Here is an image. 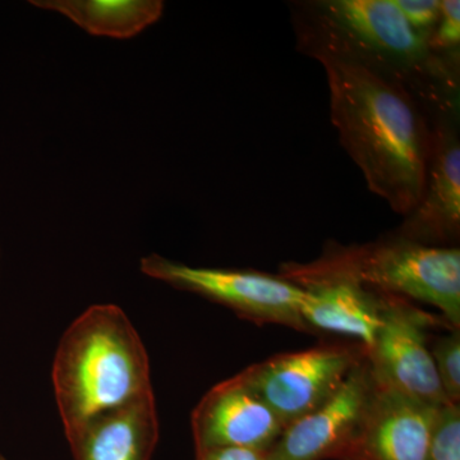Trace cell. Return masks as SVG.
Listing matches in <instances>:
<instances>
[{"label": "cell", "mask_w": 460, "mask_h": 460, "mask_svg": "<svg viewBox=\"0 0 460 460\" xmlns=\"http://www.w3.org/2000/svg\"><path fill=\"white\" fill-rule=\"evenodd\" d=\"M326 72L339 141L372 193L402 217L419 204L432 148V122L402 87L361 65L317 56Z\"/></svg>", "instance_id": "6da1fadb"}, {"label": "cell", "mask_w": 460, "mask_h": 460, "mask_svg": "<svg viewBox=\"0 0 460 460\" xmlns=\"http://www.w3.org/2000/svg\"><path fill=\"white\" fill-rule=\"evenodd\" d=\"M296 47L305 56L350 60L402 87L429 119L458 118L459 66L435 54L393 0L292 3Z\"/></svg>", "instance_id": "7a4b0ae2"}, {"label": "cell", "mask_w": 460, "mask_h": 460, "mask_svg": "<svg viewBox=\"0 0 460 460\" xmlns=\"http://www.w3.org/2000/svg\"><path fill=\"white\" fill-rule=\"evenodd\" d=\"M51 378L66 438L100 414L154 394L144 341L111 304L91 305L68 326Z\"/></svg>", "instance_id": "3957f363"}, {"label": "cell", "mask_w": 460, "mask_h": 460, "mask_svg": "<svg viewBox=\"0 0 460 460\" xmlns=\"http://www.w3.org/2000/svg\"><path fill=\"white\" fill-rule=\"evenodd\" d=\"M323 253L366 287L434 305L453 329H460L459 247L428 246L390 233L365 244L330 242Z\"/></svg>", "instance_id": "277c9868"}, {"label": "cell", "mask_w": 460, "mask_h": 460, "mask_svg": "<svg viewBox=\"0 0 460 460\" xmlns=\"http://www.w3.org/2000/svg\"><path fill=\"white\" fill-rule=\"evenodd\" d=\"M141 271L175 289L226 305L257 325L275 323L311 332L302 317L304 292L279 275L256 270L199 268L151 253L141 260Z\"/></svg>", "instance_id": "5b68a950"}, {"label": "cell", "mask_w": 460, "mask_h": 460, "mask_svg": "<svg viewBox=\"0 0 460 460\" xmlns=\"http://www.w3.org/2000/svg\"><path fill=\"white\" fill-rule=\"evenodd\" d=\"M366 354L365 345L344 339L277 354L241 374L286 429L328 401Z\"/></svg>", "instance_id": "8992f818"}, {"label": "cell", "mask_w": 460, "mask_h": 460, "mask_svg": "<svg viewBox=\"0 0 460 460\" xmlns=\"http://www.w3.org/2000/svg\"><path fill=\"white\" fill-rule=\"evenodd\" d=\"M381 298L380 323L366 348L375 380L434 407L450 404L432 361L429 332L438 326H452L408 299L384 293Z\"/></svg>", "instance_id": "52a82bcc"}, {"label": "cell", "mask_w": 460, "mask_h": 460, "mask_svg": "<svg viewBox=\"0 0 460 460\" xmlns=\"http://www.w3.org/2000/svg\"><path fill=\"white\" fill-rule=\"evenodd\" d=\"M279 277L304 292L301 314L311 332L371 344L380 323L381 293L366 287L326 253L310 262L281 263Z\"/></svg>", "instance_id": "ba28073f"}, {"label": "cell", "mask_w": 460, "mask_h": 460, "mask_svg": "<svg viewBox=\"0 0 460 460\" xmlns=\"http://www.w3.org/2000/svg\"><path fill=\"white\" fill-rule=\"evenodd\" d=\"M375 389L366 354L328 401L283 429L269 459L334 460L361 425Z\"/></svg>", "instance_id": "9c48e42d"}, {"label": "cell", "mask_w": 460, "mask_h": 460, "mask_svg": "<svg viewBox=\"0 0 460 460\" xmlns=\"http://www.w3.org/2000/svg\"><path fill=\"white\" fill-rule=\"evenodd\" d=\"M438 408L376 383L361 425L334 460H428Z\"/></svg>", "instance_id": "30bf717a"}, {"label": "cell", "mask_w": 460, "mask_h": 460, "mask_svg": "<svg viewBox=\"0 0 460 460\" xmlns=\"http://www.w3.org/2000/svg\"><path fill=\"white\" fill-rule=\"evenodd\" d=\"M190 426L196 453L229 447L270 449L284 429L241 372L202 396L190 416Z\"/></svg>", "instance_id": "8fae6325"}, {"label": "cell", "mask_w": 460, "mask_h": 460, "mask_svg": "<svg viewBox=\"0 0 460 460\" xmlns=\"http://www.w3.org/2000/svg\"><path fill=\"white\" fill-rule=\"evenodd\" d=\"M399 237L438 247H458L460 237V140L458 118L432 123L431 156L416 208L395 230Z\"/></svg>", "instance_id": "7c38bea8"}, {"label": "cell", "mask_w": 460, "mask_h": 460, "mask_svg": "<svg viewBox=\"0 0 460 460\" xmlns=\"http://www.w3.org/2000/svg\"><path fill=\"white\" fill-rule=\"evenodd\" d=\"M155 395L100 414L66 436L74 460H151L159 441Z\"/></svg>", "instance_id": "4fadbf2b"}, {"label": "cell", "mask_w": 460, "mask_h": 460, "mask_svg": "<svg viewBox=\"0 0 460 460\" xmlns=\"http://www.w3.org/2000/svg\"><path fill=\"white\" fill-rule=\"evenodd\" d=\"M35 7L58 12L95 36L131 39L163 16L162 0H35Z\"/></svg>", "instance_id": "5bb4252c"}, {"label": "cell", "mask_w": 460, "mask_h": 460, "mask_svg": "<svg viewBox=\"0 0 460 460\" xmlns=\"http://www.w3.org/2000/svg\"><path fill=\"white\" fill-rule=\"evenodd\" d=\"M429 350L445 399L450 404L459 405L460 329H452L449 334L436 337L429 341Z\"/></svg>", "instance_id": "9a60e30c"}, {"label": "cell", "mask_w": 460, "mask_h": 460, "mask_svg": "<svg viewBox=\"0 0 460 460\" xmlns=\"http://www.w3.org/2000/svg\"><path fill=\"white\" fill-rule=\"evenodd\" d=\"M428 460H460V405H441L436 411Z\"/></svg>", "instance_id": "2e32d148"}, {"label": "cell", "mask_w": 460, "mask_h": 460, "mask_svg": "<svg viewBox=\"0 0 460 460\" xmlns=\"http://www.w3.org/2000/svg\"><path fill=\"white\" fill-rule=\"evenodd\" d=\"M429 45L438 56L459 66L460 56V2L440 0V16Z\"/></svg>", "instance_id": "e0dca14e"}, {"label": "cell", "mask_w": 460, "mask_h": 460, "mask_svg": "<svg viewBox=\"0 0 460 460\" xmlns=\"http://www.w3.org/2000/svg\"><path fill=\"white\" fill-rule=\"evenodd\" d=\"M411 29L429 39L440 16V0H393Z\"/></svg>", "instance_id": "ac0fdd59"}, {"label": "cell", "mask_w": 460, "mask_h": 460, "mask_svg": "<svg viewBox=\"0 0 460 460\" xmlns=\"http://www.w3.org/2000/svg\"><path fill=\"white\" fill-rule=\"evenodd\" d=\"M268 450L255 447H215L196 453V460H270Z\"/></svg>", "instance_id": "d6986e66"}, {"label": "cell", "mask_w": 460, "mask_h": 460, "mask_svg": "<svg viewBox=\"0 0 460 460\" xmlns=\"http://www.w3.org/2000/svg\"><path fill=\"white\" fill-rule=\"evenodd\" d=\"M0 460H11V459H8L7 456H3V454H0Z\"/></svg>", "instance_id": "ffe728a7"}]
</instances>
